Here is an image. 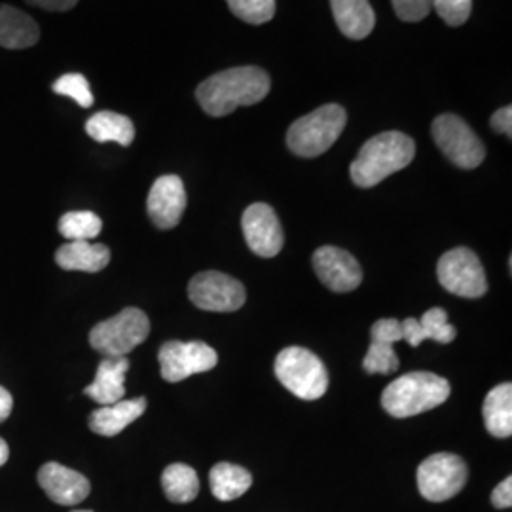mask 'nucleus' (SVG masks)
<instances>
[{"label":"nucleus","mask_w":512,"mask_h":512,"mask_svg":"<svg viewBox=\"0 0 512 512\" xmlns=\"http://www.w3.org/2000/svg\"><path fill=\"white\" fill-rule=\"evenodd\" d=\"M372 340L395 346L403 340V327L399 319H378L372 325Z\"/></svg>","instance_id":"nucleus-32"},{"label":"nucleus","mask_w":512,"mask_h":512,"mask_svg":"<svg viewBox=\"0 0 512 512\" xmlns=\"http://www.w3.org/2000/svg\"><path fill=\"white\" fill-rule=\"evenodd\" d=\"M150 334L147 313L139 308H126L118 315L101 321L90 332V344L105 357H128Z\"/></svg>","instance_id":"nucleus-6"},{"label":"nucleus","mask_w":512,"mask_h":512,"mask_svg":"<svg viewBox=\"0 0 512 512\" xmlns=\"http://www.w3.org/2000/svg\"><path fill=\"white\" fill-rule=\"evenodd\" d=\"M275 376L294 397L317 401L327 393L329 374L323 361L310 349L285 348L275 357Z\"/></svg>","instance_id":"nucleus-5"},{"label":"nucleus","mask_w":512,"mask_h":512,"mask_svg":"<svg viewBox=\"0 0 512 512\" xmlns=\"http://www.w3.org/2000/svg\"><path fill=\"white\" fill-rule=\"evenodd\" d=\"M490 126L495 133L507 135L509 139L512 137V109L511 107H503V109L495 110L494 116L490 118Z\"/></svg>","instance_id":"nucleus-35"},{"label":"nucleus","mask_w":512,"mask_h":512,"mask_svg":"<svg viewBox=\"0 0 512 512\" xmlns=\"http://www.w3.org/2000/svg\"><path fill=\"white\" fill-rule=\"evenodd\" d=\"M103 230V220L92 211H71L59 219V234L69 241H92Z\"/></svg>","instance_id":"nucleus-25"},{"label":"nucleus","mask_w":512,"mask_h":512,"mask_svg":"<svg viewBox=\"0 0 512 512\" xmlns=\"http://www.w3.org/2000/svg\"><path fill=\"white\" fill-rule=\"evenodd\" d=\"M86 133L97 143L112 141L122 147H129L135 139V126L124 114L101 110L86 122Z\"/></svg>","instance_id":"nucleus-22"},{"label":"nucleus","mask_w":512,"mask_h":512,"mask_svg":"<svg viewBox=\"0 0 512 512\" xmlns=\"http://www.w3.org/2000/svg\"><path fill=\"white\" fill-rule=\"evenodd\" d=\"M148 217L160 228L171 230L183 219L186 209V190L177 175H164L156 179L148 192Z\"/></svg>","instance_id":"nucleus-14"},{"label":"nucleus","mask_w":512,"mask_h":512,"mask_svg":"<svg viewBox=\"0 0 512 512\" xmlns=\"http://www.w3.org/2000/svg\"><path fill=\"white\" fill-rule=\"evenodd\" d=\"M484 423L495 439H509L512 435V385L494 387L484 399Z\"/></svg>","instance_id":"nucleus-21"},{"label":"nucleus","mask_w":512,"mask_h":512,"mask_svg":"<svg viewBox=\"0 0 512 512\" xmlns=\"http://www.w3.org/2000/svg\"><path fill=\"white\" fill-rule=\"evenodd\" d=\"M425 340H435L439 344H450L456 340L458 330L448 323V313L442 308H431L420 319Z\"/></svg>","instance_id":"nucleus-27"},{"label":"nucleus","mask_w":512,"mask_h":512,"mask_svg":"<svg viewBox=\"0 0 512 512\" xmlns=\"http://www.w3.org/2000/svg\"><path fill=\"white\" fill-rule=\"evenodd\" d=\"M416 156V143L401 131H384L368 139L359 156L349 167L353 184L359 188H372L389 175L412 164Z\"/></svg>","instance_id":"nucleus-2"},{"label":"nucleus","mask_w":512,"mask_h":512,"mask_svg":"<svg viewBox=\"0 0 512 512\" xmlns=\"http://www.w3.org/2000/svg\"><path fill=\"white\" fill-rule=\"evenodd\" d=\"M188 296L196 308L203 311H238L247 293L241 281L222 272H202L194 275L188 285Z\"/></svg>","instance_id":"nucleus-11"},{"label":"nucleus","mask_w":512,"mask_h":512,"mask_svg":"<svg viewBox=\"0 0 512 512\" xmlns=\"http://www.w3.org/2000/svg\"><path fill=\"white\" fill-rule=\"evenodd\" d=\"M401 327H403V340L412 346V348H420L421 342L425 340V334L421 329L420 319H414V317H408L401 321Z\"/></svg>","instance_id":"nucleus-33"},{"label":"nucleus","mask_w":512,"mask_h":512,"mask_svg":"<svg viewBox=\"0 0 512 512\" xmlns=\"http://www.w3.org/2000/svg\"><path fill=\"white\" fill-rule=\"evenodd\" d=\"M209 484H211V492L219 501H234L241 495L247 494V490L253 484V476L239 465L222 461L211 469Z\"/></svg>","instance_id":"nucleus-23"},{"label":"nucleus","mask_w":512,"mask_h":512,"mask_svg":"<svg viewBox=\"0 0 512 512\" xmlns=\"http://www.w3.org/2000/svg\"><path fill=\"white\" fill-rule=\"evenodd\" d=\"M363 368L368 374H393L399 370V355L395 348L385 342H374L366 351Z\"/></svg>","instance_id":"nucleus-28"},{"label":"nucleus","mask_w":512,"mask_h":512,"mask_svg":"<svg viewBox=\"0 0 512 512\" xmlns=\"http://www.w3.org/2000/svg\"><path fill=\"white\" fill-rule=\"evenodd\" d=\"M448 397V380L433 372H410L385 387L382 406L393 418H412L446 403Z\"/></svg>","instance_id":"nucleus-3"},{"label":"nucleus","mask_w":512,"mask_h":512,"mask_svg":"<svg viewBox=\"0 0 512 512\" xmlns=\"http://www.w3.org/2000/svg\"><path fill=\"white\" fill-rule=\"evenodd\" d=\"M311 262L319 281L334 293H351L363 283L359 262L340 247L325 245L317 249Z\"/></svg>","instance_id":"nucleus-12"},{"label":"nucleus","mask_w":512,"mask_h":512,"mask_svg":"<svg viewBox=\"0 0 512 512\" xmlns=\"http://www.w3.org/2000/svg\"><path fill=\"white\" fill-rule=\"evenodd\" d=\"M437 275L444 291L461 298H480L488 291L484 266L467 247H458L440 256Z\"/></svg>","instance_id":"nucleus-9"},{"label":"nucleus","mask_w":512,"mask_h":512,"mask_svg":"<svg viewBox=\"0 0 512 512\" xmlns=\"http://www.w3.org/2000/svg\"><path fill=\"white\" fill-rule=\"evenodd\" d=\"M226 2L236 18L251 25L268 23L275 16V0H226Z\"/></svg>","instance_id":"nucleus-26"},{"label":"nucleus","mask_w":512,"mask_h":512,"mask_svg":"<svg viewBox=\"0 0 512 512\" xmlns=\"http://www.w3.org/2000/svg\"><path fill=\"white\" fill-rule=\"evenodd\" d=\"M395 14L403 21L416 23L427 18L433 10V0H391Z\"/></svg>","instance_id":"nucleus-31"},{"label":"nucleus","mask_w":512,"mask_h":512,"mask_svg":"<svg viewBox=\"0 0 512 512\" xmlns=\"http://www.w3.org/2000/svg\"><path fill=\"white\" fill-rule=\"evenodd\" d=\"M8 458H10V448H8L6 440L0 439V467L8 461Z\"/></svg>","instance_id":"nucleus-38"},{"label":"nucleus","mask_w":512,"mask_h":512,"mask_svg":"<svg viewBox=\"0 0 512 512\" xmlns=\"http://www.w3.org/2000/svg\"><path fill=\"white\" fill-rule=\"evenodd\" d=\"M38 484L44 490V494L63 507H73L82 503L92 492V484L86 476L55 461L40 467Z\"/></svg>","instance_id":"nucleus-15"},{"label":"nucleus","mask_w":512,"mask_h":512,"mask_svg":"<svg viewBox=\"0 0 512 512\" xmlns=\"http://www.w3.org/2000/svg\"><path fill=\"white\" fill-rule=\"evenodd\" d=\"M40 40L37 21L8 4H0V46L6 50H27Z\"/></svg>","instance_id":"nucleus-19"},{"label":"nucleus","mask_w":512,"mask_h":512,"mask_svg":"<svg viewBox=\"0 0 512 512\" xmlns=\"http://www.w3.org/2000/svg\"><path fill=\"white\" fill-rule=\"evenodd\" d=\"M346 124L348 114L340 105H323L294 122L287 133V145L300 158H317L338 141Z\"/></svg>","instance_id":"nucleus-4"},{"label":"nucleus","mask_w":512,"mask_h":512,"mask_svg":"<svg viewBox=\"0 0 512 512\" xmlns=\"http://www.w3.org/2000/svg\"><path fill=\"white\" fill-rule=\"evenodd\" d=\"M55 262L67 272L97 274L109 266L110 249L93 241H69L57 249Z\"/></svg>","instance_id":"nucleus-17"},{"label":"nucleus","mask_w":512,"mask_h":512,"mask_svg":"<svg viewBox=\"0 0 512 512\" xmlns=\"http://www.w3.org/2000/svg\"><path fill=\"white\" fill-rule=\"evenodd\" d=\"M338 29L353 40L368 37L376 25V14L368 0H330Z\"/></svg>","instance_id":"nucleus-20"},{"label":"nucleus","mask_w":512,"mask_h":512,"mask_svg":"<svg viewBox=\"0 0 512 512\" xmlns=\"http://www.w3.org/2000/svg\"><path fill=\"white\" fill-rule=\"evenodd\" d=\"M52 90L57 95L71 97L82 109H90L93 105V93L90 90V84L82 74H63L61 78L55 80Z\"/></svg>","instance_id":"nucleus-29"},{"label":"nucleus","mask_w":512,"mask_h":512,"mask_svg":"<svg viewBox=\"0 0 512 512\" xmlns=\"http://www.w3.org/2000/svg\"><path fill=\"white\" fill-rule=\"evenodd\" d=\"M431 131L440 152L459 169H475L484 162L486 147L463 118L440 114Z\"/></svg>","instance_id":"nucleus-7"},{"label":"nucleus","mask_w":512,"mask_h":512,"mask_svg":"<svg viewBox=\"0 0 512 512\" xmlns=\"http://www.w3.org/2000/svg\"><path fill=\"white\" fill-rule=\"evenodd\" d=\"M147 410V399L137 397L129 401L101 406L90 416V429L101 437H116L120 435L133 421L139 420Z\"/></svg>","instance_id":"nucleus-18"},{"label":"nucleus","mask_w":512,"mask_h":512,"mask_svg":"<svg viewBox=\"0 0 512 512\" xmlns=\"http://www.w3.org/2000/svg\"><path fill=\"white\" fill-rule=\"evenodd\" d=\"M469 469L456 454H433L418 467V490L431 503L448 501L465 488Z\"/></svg>","instance_id":"nucleus-8"},{"label":"nucleus","mask_w":512,"mask_h":512,"mask_svg":"<svg viewBox=\"0 0 512 512\" xmlns=\"http://www.w3.org/2000/svg\"><path fill=\"white\" fill-rule=\"evenodd\" d=\"M162 488L171 503H190L200 494V478L190 465L173 463L162 475Z\"/></svg>","instance_id":"nucleus-24"},{"label":"nucleus","mask_w":512,"mask_h":512,"mask_svg":"<svg viewBox=\"0 0 512 512\" xmlns=\"http://www.w3.org/2000/svg\"><path fill=\"white\" fill-rule=\"evenodd\" d=\"M73 512H92V511H73Z\"/></svg>","instance_id":"nucleus-39"},{"label":"nucleus","mask_w":512,"mask_h":512,"mask_svg":"<svg viewBox=\"0 0 512 512\" xmlns=\"http://www.w3.org/2000/svg\"><path fill=\"white\" fill-rule=\"evenodd\" d=\"M12 408H14V399H12L10 391L0 385V423L8 420V416L12 414Z\"/></svg>","instance_id":"nucleus-37"},{"label":"nucleus","mask_w":512,"mask_h":512,"mask_svg":"<svg viewBox=\"0 0 512 512\" xmlns=\"http://www.w3.org/2000/svg\"><path fill=\"white\" fill-rule=\"evenodd\" d=\"M492 505L495 509H511L512 507V478L507 476L501 484H497L492 492Z\"/></svg>","instance_id":"nucleus-34"},{"label":"nucleus","mask_w":512,"mask_h":512,"mask_svg":"<svg viewBox=\"0 0 512 512\" xmlns=\"http://www.w3.org/2000/svg\"><path fill=\"white\" fill-rule=\"evenodd\" d=\"M243 236L249 249L262 258H274L283 249V228L268 203H253L241 219Z\"/></svg>","instance_id":"nucleus-13"},{"label":"nucleus","mask_w":512,"mask_h":512,"mask_svg":"<svg viewBox=\"0 0 512 512\" xmlns=\"http://www.w3.org/2000/svg\"><path fill=\"white\" fill-rule=\"evenodd\" d=\"M128 370V357H105L99 363L92 385L84 389V395H88L92 401L101 406L122 401L126 397Z\"/></svg>","instance_id":"nucleus-16"},{"label":"nucleus","mask_w":512,"mask_h":512,"mask_svg":"<svg viewBox=\"0 0 512 512\" xmlns=\"http://www.w3.org/2000/svg\"><path fill=\"white\" fill-rule=\"evenodd\" d=\"M162 378L179 384L194 374L213 370L219 363L217 351L203 342H167L158 353Z\"/></svg>","instance_id":"nucleus-10"},{"label":"nucleus","mask_w":512,"mask_h":512,"mask_svg":"<svg viewBox=\"0 0 512 512\" xmlns=\"http://www.w3.org/2000/svg\"><path fill=\"white\" fill-rule=\"evenodd\" d=\"M25 2L48 12H69L78 4V0H25Z\"/></svg>","instance_id":"nucleus-36"},{"label":"nucleus","mask_w":512,"mask_h":512,"mask_svg":"<svg viewBox=\"0 0 512 512\" xmlns=\"http://www.w3.org/2000/svg\"><path fill=\"white\" fill-rule=\"evenodd\" d=\"M272 88V80L260 67H234L209 76L196 90L198 103L213 116L222 118L238 107H253Z\"/></svg>","instance_id":"nucleus-1"},{"label":"nucleus","mask_w":512,"mask_h":512,"mask_svg":"<svg viewBox=\"0 0 512 512\" xmlns=\"http://www.w3.org/2000/svg\"><path fill=\"white\" fill-rule=\"evenodd\" d=\"M433 10L450 27H459L471 16L473 0H433Z\"/></svg>","instance_id":"nucleus-30"}]
</instances>
